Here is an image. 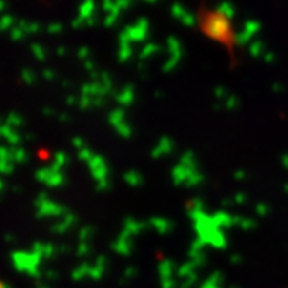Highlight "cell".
I'll list each match as a JSON object with an SVG mask.
<instances>
[{"instance_id":"obj_2","label":"cell","mask_w":288,"mask_h":288,"mask_svg":"<svg viewBox=\"0 0 288 288\" xmlns=\"http://www.w3.org/2000/svg\"><path fill=\"white\" fill-rule=\"evenodd\" d=\"M259 27H261V24H259L258 21H253V20L247 21L245 26H244V29H242V32L237 36V42H240V43L250 42V39L259 31Z\"/></svg>"},{"instance_id":"obj_6","label":"cell","mask_w":288,"mask_h":288,"mask_svg":"<svg viewBox=\"0 0 288 288\" xmlns=\"http://www.w3.org/2000/svg\"><path fill=\"white\" fill-rule=\"evenodd\" d=\"M147 2H155V0H147Z\"/></svg>"},{"instance_id":"obj_3","label":"cell","mask_w":288,"mask_h":288,"mask_svg":"<svg viewBox=\"0 0 288 288\" xmlns=\"http://www.w3.org/2000/svg\"><path fill=\"white\" fill-rule=\"evenodd\" d=\"M171 15L175 16L176 20H180L181 22H184V24H187V26H192L195 22L194 16L189 13L187 10H184V7H181L180 3H175L171 7Z\"/></svg>"},{"instance_id":"obj_5","label":"cell","mask_w":288,"mask_h":288,"mask_svg":"<svg viewBox=\"0 0 288 288\" xmlns=\"http://www.w3.org/2000/svg\"><path fill=\"white\" fill-rule=\"evenodd\" d=\"M261 48H263V43H253V47H251V53L258 56V50H261Z\"/></svg>"},{"instance_id":"obj_1","label":"cell","mask_w":288,"mask_h":288,"mask_svg":"<svg viewBox=\"0 0 288 288\" xmlns=\"http://www.w3.org/2000/svg\"><path fill=\"white\" fill-rule=\"evenodd\" d=\"M197 22L200 31L206 37L215 40V42L223 43L229 50H232L234 45L237 43V36L234 34L232 21L226 15H223L221 11L208 10L205 8V3H202L197 16Z\"/></svg>"},{"instance_id":"obj_4","label":"cell","mask_w":288,"mask_h":288,"mask_svg":"<svg viewBox=\"0 0 288 288\" xmlns=\"http://www.w3.org/2000/svg\"><path fill=\"white\" fill-rule=\"evenodd\" d=\"M216 10L221 11L223 15H226L227 18H230V20H232L234 15H235V7H234L232 3H229V2H223V3H220V7H218Z\"/></svg>"}]
</instances>
